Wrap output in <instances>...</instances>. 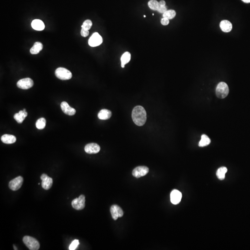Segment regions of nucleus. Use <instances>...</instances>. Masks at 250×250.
I'll return each instance as SVG.
<instances>
[{"label": "nucleus", "mask_w": 250, "mask_h": 250, "mask_svg": "<svg viewBox=\"0 0 250 250\" xmlns=\"http://www.w3.org/2000/svg\"><path fill=\"white\" fill-rule=\"evenodd\" d=\"M242 1L245 3H250V0H242Z\"/></svg>", "instance_id": "obj_33"}, {"label": "nucleus", "mask_w": 250, "mask_h": 250, "mask_svg": "<svg viewBox=\"0 0 250 250\" xmlns=\"http://www.w3.org/2000/svg\"><path fill=\"white\" fill-rule=\"evenodd\" d=\"M110 213L112 218L115 220H117L118 218L122 217L124 215L123 211L121 207L117 205H113L110 208Z\"/></svg>", "instance_id": "obj_10"}, {"label": "nucleus", "mask_w": 250, "mask_h": 250, "mask_svg": "<svg viewBox=\"0 0 250 250\" xmlns=\"http://www.w3.org/2000/svg\"><path fill=\"white\" fill-rule=\"evenodd\" d=\"M34 81L30 78H25L21 79L17 82L18 88L23 89H28L32 88L34 85Z\"/></svg>", "instance_id": "obj_7"}, {"label": "nucleus", "mask_w": 250, "mask_h": 250, "mask_svg": "<svg viewBox=\"0 0 250 250\" xmlns=\"http://www.w3.org/2000/svg\"><path fill=\"white\" fill-rule=\"evenodd\" d=\"M167 10V7H166V6H159L157 11H158L159 13L164 14V13H165Z\"/></svg>", "instance_id": "obj_29"}, {"label": "nucleus", "mask_w": 250, "mask_h": 250, "mask_svg": "<svg viewBox=\"0 0 250 250\" xmlns=\"http://www.w3.org/2000/svg\"><path fill=\"white\" fill-rule=\"evenodd\" d=\"M112 116V112L106 109L101 110L98 114V117L102 120H106L110 119Z\"/></svg>", "instance_id": "obj_18"}, {"label": "nucleus", "mask_w": 250, "mask_h": 250, "mask_svg": "<svg viewBox=\"0 0 250 250\" xmlns=\"http://www.w3.org/2000/svg\"><path fill=\"white\" fill-rule=\"evenodd\" d=\"M23 241L29 250H38L40 249V245L39 241L32 237L25 236L23 237Z\"/></svg>", "instance_id": "obj_3"}, {"label": "nucleus", "mask_w": 250, "mask_h": 250, "mask_svg": "<svg viewBox=\"0 0 250 250\" xmlns=\"http://www.w3.org/2000/svg\"><path fill=\"white\" fill-rule=\"evenodd\" d=\"M23 177L21 176H19L16 178H14L9 183V188L13 191H16L20 189L23 183Z\"/></svg>", "instance_id": "obj_6"}, {"label": "nucleus", "mask_w": 250, "mask_h": 250, "mask_svg": "<svg viewBox=\"0 0 250 250\" xmlns=\"http://www.w3.org/2000/svg\"><path fill=\"white\" fill-rule=\"evenodd\" d=\"M92 26V22L90 20H87L84 21L83 25H82L81 27L83 28L86 29V30H89L91 28V27Z\"/></svg>", "instance_id": "obj_27"}, {"label": "nucleus", "mask_w": 250, "mask_h": 250, "mask_svg": "<svg viewBox=\"0 0 250 250\" xmlns=\"http://www.w3.org/2000/svg\"><path fill=\"white\" fill-rule=\"evenodd\" d=\"M169 22H170V21H169V19H167V18L163 17V18L161 19V23L164 26H167L169 24Z\"/></svg>", "instance_id": "obj_31"}, {"label": "nucleus", "mask_w": 250, "mask_h": 250, "mask_svg": "<svg viewBox=\"0 0 250 250\" xmlns=\"http://www.w3.org/2000/svg\"><path fill=\"white\" fill-rule=\"evenodd\" d=\"M1 141L6 144H11L16 142V138L15 136L12 135H4L2 136Z\"/></svg>", "instance_id": "obj_19"}, {"label": "nucleus", "mask_w": 250, "mask_h": 250, "mask_svg": "<svg viewBox=\"0 0 250 250\" xmlns=\"http://www.w3.org/2000/svg\"><path fill=\"white\" fill-rule=\"evenodd\" d=\"M229 86L224 82L219 83L216 88V95L220 99L226 98L229 95Z\"/></svg>", "instance_id": "obj_2"}, {"label": "nucleus", "mask_w": 250, "mask_h": 250, "mask_svg": "<svg viewBox=\"0 0 250 250\" xmlns=\"http://www.w3.org/2000/svg\"><path fill=\"white\" fill-rule=\"evenodd\" d=\"M219 27L221 30L225 33L230 32L232 28V24L229 21L227 20H223L220 22Z\"/></svg>", "instance_id": "obj_15"}, {"label": "nucleus", "mask_w": 250, "mask_h": 250, "mask_svg": "<svg viewBox=\"0 0 250 250\" xmlns=\"http://www.w3.org/2000/svg\"><path fill=\"white\" fill-rule=\"evenodd\" d=\"M81 34L83 37H86L88 36L89 34V30H86L82 28L81 31Z\"/></svg>", "instance_id": "obj_30"}, {"label": "nucleus", "mask_w": 250, "mask_h": 250, "mask_svg": "<svg viewBox=\"0 0 250 250\" xmlns=\"http://www.w3.org/2000/svg\"><path fill=\"white\" fill-rule=\"evenodd\" d=\"M28 113L26 110L24 109L23 110H20L19 113H16L14 115V119L16 120L18 123H21L28 116Z\"/></svg>", "instance_id": "obj_16"}, {"label": "nucleus", "mask_w": 250, "mask_h": 250, "mask_svg": "<svg viewBox=\"0 0 250 250\" xmlns=\"http://www.w3.org/2000/svg\"><path fill=\"white\" fill-rule=\"evenodd\" d=\"M102 37L98 33H95L90 37L89 40V45L91 47H96L100 46L102 43Z\"/></svg>", "instance_id": "obj_9"}, {"label": "nucleus", "mask_w": 250, "mask_h": 250, "mask_svg": "<svg viewBox=\"0 0 250 250\" xmlns=\"http://www.w3.org/2000/svg\"><path fill=\"white\" fill-rule=\"evenodd\" d=\"M43 46L41 43L36 42L30 49V53L32 54H37L43 49Z\"/></svg>", "instance_id": "obj_20"}, {"label": "nucleus", "mask_w": 250, "mask_h": 250, "mask_svg": "<svg viewBox=\"0 0 250 250\" xmlns=\"http://www.w3.org/2000/svg\"><path fill=\"white\" fill-rule=\"evenodd\" d=\"M46 120L44 118H41L36 123V127L38 129H43L46 127Z\"/></svg>", "instance_id": "obj_24"}, {"label": "nucleus", "mask_w": 250, "mask_h": 250, "mask_svg": "<svg viewBox=\"0 0 250 250\" xmlns=\"http://www.w3.org/2000/svg\"><path fill=\"white\" fill-rule=\"evenodd\" d=\"M149 171V168L146 166H138L134 169L132 172V174L136 178H139V177L145 176L148 173Z\"/></svg>", "instance_id": "obj_8"}, {"label": "nucleus", "mask_w": 250, "mask_h": 250, "mask_svg": "<svg viewBox=\"0 0 250 250\" xmlns=\"http://www.w3.org/2000/svg\"><path fill=\"white\" fill-rule=\"evenodd\" d=\"M13 247H14V249H15V250H17V248L15 247V245H13Z\"/></svg>", "instance_id": "obj_34"}, {"label": "nucleus", "mask_w": 250, "mask_h": 250, "mask_svg": "<svg viewBox=\"0 0 250 250\" xmlns=\"http://www.w3.org/2000/svg\"><path fill=\"white\" fill-rule=\"evenodd\" d=\"M55 75L58 79L62 80H69L72 76V73L70 70L62 67L57 69L55 71Z\"/></svg>", "instance_id": "obj_4"}, {"label": "nucleus", "mask_w": 250, "mask_h": 250, "mask_svg": "<svg viewBox=\"0 0 250 250\" xmlns=\"http://www.w3.org/2000/svg\"><path fill=\"white\" fill-rule=\"evenodd\" d=\"M84 150L88 154H96L100 151V147L96 143L88 144L85 145Z\"/></svg>", "instance_id": "obj_12"}, {"label": "nucleus", "mask_w": 250, "mask_h": 250, "mask_svg": "<svg viewBox=\"0 0 250 250\" xmlns=\"http://www.w3.org/2000/svg\"><path fill=\"white\" fill-rule=\"evenodd\" d=\"M211 140L208 136L203 135L201 137V139L199 143V146L200 147H204L207 146L210 143Z\"/></svg>", "instance_id": "obj_23"}, {"label": "nucleus", "mask_w": 250, "mask_h": 250, "mask_svg": "<svg viewBox=\"0 0 250 250\" xmlns=\"http://www.w3.org/2000/svg\"><path fill=\"white\" fill-rule=\"evenodd\" d=\"M148 5L151 9L154 11H157L159 7V2L156 0H150L148 3Z\"/></svg>", "instance_id": "obj_26"}, {"label": "nucleus", "mask_w": 250, "mask_h": 250, "mask_svg": "<svg viewBox=\"0 0 250 250\" xmlns=\"http://www.w3.org/2000/svg\"><path fill=\"white\" fill-rule=\"evenodd\" d=\"M61 108L63 113L68 115H74L76 113L75 109L70 107L67 102H63L61 103Z\"/></svg>", "instance_id": "obj_14"}, {"label": "nucleus", "mask_w": 250, "mask_h": 250, "mask_svg": "<svg viewBox=\"0 0 250 250\" xmlns=\"http://www.w3.org/2000/svg\"><path fill=\"white\" fill-rule=\"evenodd\" d=\"M131 60V54L129 52H126L123 54L121 57V66L122 68L125 67V65L129 62Z\"/></svg>", "instance_id": "obj_21"}, {"label": "nucleus", "mask_w": 250, "mask_h": 250, "mask_svg": "<svg viewBox=\"0 0 250 250\" xmlns=\"http://www.w3.org/2000/svg\"><path fill=\"white\" fill-rule=\"evenodd\" d=\"M85 197L84 195H81L79 197L74 199L71 203L72 207L77 210H81L85 208Z\"/></svg>", "instance_id": "obj_5"}, {"label": "nucleus", "mask_w": 250, "mask_h": 250, "mask_svg": "<svg viewBox=\"0 0 250 250\" xmlns=\"http://www.w3.org/2000/svg\"><path fill=\"white\" fill-rule=\"evenodd\" d=\"M227 169L226 167H222L218 169L216 172V176L219 179L223 180L225 177L226 173L227 172Z\"/></svg>", "instance_id": "obj_22"}, {"label": "nucleus", "mask_w": 250, "mask_h": 250, "mask_svg": "<svg viewBox=\"0 0 250 250\" xmlns=\"http://www.w3.org/2000/svg\"><path fill=\"white\" fill-rule=\"evenodd\" d=\"M176 15V11L174 10H167L165 13H164L163 17L167 18L169 20L173 19Z\"/></svg>", "instance_id": "obj_25"}, {"label": "nucleus", "mask_w": 250, "mask_h": 250, "mask_svg": "<svg viewBox=\"0 0 250 250\" xmlns=\"http://www.w3.org/2000/svg\"><path fill=\"white\" fill-rule=\"evenodd\" d=\"M165 5H166L165 2L163 0H162L159 2V6H165Z\"/></svg>", "instance_id": "obj_32"}, {"label": "nucleus", "mask_w": 250, "mask_h": 250, "mask_svg": "<svg viewBox=\"0 0 250 250\" xmlns=\"http://www.w3.org/2000/svg\"><path fill=\"white\" fill-rule=\"evenodd\" d=\"M32 28L37 31H42L45 29V24L42 21L40 20H34L31 23Z\"/></svg>", "instance_id": "obj_17"}, {"label": "nucleus", "mask_w": 250, "mask_h": 250, "mask_svg": "<svg viewBox=\"0 0 250 250\" xmlns=\"http://www.w3.org/2000/svg\"><path fill=\"white\" fill-rule=\"evenodd\" d=\"M79 244V240L77 239H75V240H73L72 243L70 244V245L69 249L70 250H75L76 249L77 246H78Z\"/></svg>", "instance_id": "obj_28"}, {"label": "nucleus", "mask_w": 250, "mask_h": 250, "mask_svg": "<svg viewBox=\"0 0 250 250\" xmlns=\"http://www.w3.org/2000/svg\"><path fill=\"white\" fill-rule=\"evenodd\" d=\"M170 201L173 204H178L182 198V194L178 190H174L170 193Z\"/></svg>", "instance_id": "obj_13"}, {"label": "nucleus", "mask_w": 250, "mask_h": 250, "mask_svg": "<svg viewBox=\"0 0 250 250\" xmlns=\"http://www.w3.org/2000/svg\"><path fill=\"white\" fill-rule=\"evenodd\" d=\"M41 179L42 180V187L45 190L50 189L53 185V179L46 174H43L41 176Z\"/></svg>", "instance_id": "obj_11"}, {"label": "nucleus", "mask_w": 250, "mask_h": 250, "mask_svg": "<svg viewBox=\"0 0 250 250\" xmlns=\"http://www.w3.org/2000/svg\"><path fill=\"white\" fill-rule=\"evenodd\" d=\"M131 117L134 123L138 126H142L146 121V113L143 107L136 106L133 109Z\"/></svg>", "instance_id": "obj_1"}]
</instances>
